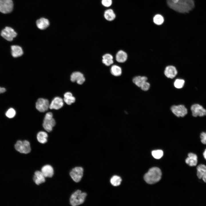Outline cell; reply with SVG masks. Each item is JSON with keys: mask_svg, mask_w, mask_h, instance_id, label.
I'll return each instance as SVG.
<instances>
[{"mask_svg": "<svg viewBox=\"0 0 206 206\" xmlns=\"http://www.w3.org/2000/svg\"><path fill=\"white\" fill-rule=\"evenodd\" d=\"M167 3L170 8L181 13H189L194 8L195 5L194 0H179L176 3L167 0Z\"/></svg>", "mask_w": 206, "mask_h": 206, "instance_id": "cell-1", "label": "cell"}, {"mask_svg": "<svg viewBox=\"0 0 206 206\" xmlns=\"http://www.w3.org/2000/svg\"><path fill=\"white\" fill-rule=\"evenodd\" d=\"M162 173L157 167H153L149 169L144 175V179L148 184H152L158 182L161 179Z\"/></svg>", "mask_w": 206, "mask_h": 206, "instance_id": "cell-2", "label": "cell"}, {"mask_svg": "<svg viewBox=\"0 0 206 206\" xmlns=\"http://www.w3.org/2000/svg\"><path fill=\"white\" fill-rule=\"evenodd\" d=\"M87 194L82 192L78 190L74 192L71 195L70 199V203L72 206H76L83 203L84 201Z\"/></svg>", "mask_w": 206, "mask_h": 206, "instance_id": "cell-3", "label": "cell"}, {"mask_svg": "<svg viewBox=\"0 0 206 206\" xmlns=\"http://www.w3.org/2000/svg\"><path fill=\"white\" fill-rule=\"evenodd\" d=\"M14 148L20 153L27 154L31 151L30 142L27 140H18L14 145Z\"/></svg>", "mask_w": 206, "mask_h": 206, "instance_id": "cell-4", "label": "cell"}, {"mask_svg": "<svg viewBox=\"0 0 206 206\" xmlns=\"http://www.w3.org/2000/svg\"><path fill=\"white\" fill-rule=\"evenodd\" d=\"M55 124L56 121L53 118L52 113L50 112L47 113L45 115L43 123L44 129L48 132H50Z\"/></svg>", "mask_w": 206, "mask_h": 206, "instance_id": "cell-5", "label": "cell"}, {"mask_svg": "<svg viewBox=\"0 0 206 206\" xmlns=\"http://www.w3.org/2000/svg\"><path fill=\"white\" fill-rule=\"evenodd\" d=\"M17 34L12 28L6 27L1 31V35L4 39L9 41H12Z\"/></svg>", "mask_w": 206, "mask_h": 206, "instance_id": "cell-6", "label": "cell"}, {"mask_svg": "<svg viewBox=\"0 0 206 206\" xmlns=\"http://www.w3.org/2000/svg\"><path fill=\"white\" fill-rule=\"evenodd\" d=\"M12 0H0V12L3 13H9L13 8Z\"/></svg>", "mask_w": 206, "mask_h": 206, "instance_id": "cell-7", "label": "cell"}, {"mask_svg": "<svg viewBox=\"0 0 206 206\" xmlns=\"http://www.w3.org/2000/svg\"><path fill=\"white\" fill-rule=\"evenodd\" d=\"M84 170L81 167H76L73 168L70 171V175L73 180L76 182H78L82 178Z\"/></svg>", "mask_w": 206, "mask_h": 206, "instance_id": "cell-8", "label": "cell"}, {"mask_svg": "<svg viewBox=\"0 0 206 206\" xmlns=\"http://www.w3.org/2000/svg\"><path fill=\"white\" fill-rule=\"evenodd\" d=\"M192 116L195 117H202L206 115V110L198 104H194L191 107Z\"/></svg>", "mask_w": 206, "mask_h": 206, "instance_id": "cell-9", "label": "cell"}, {"mask_svg": "<svg viewBox=\"0 0 206 206\" xmlns=\"http://www.w3.org/2000/svg\"><path fill=\"white\" fill-rule=\"evenodd\" d=\"M49 100L43 98H39L37 100L35 107L36 109L41 112H44L47 111L49 108Z\"/></svg>", "mask_w": 206, "mask_h": 206, "instance_id": "cell-10", "label": "cell"}, {"mask_svg": "<svg viewBox=\"0 0 206 206\" xmlns=\"http://www.w3.org/2000/svg\"><path fill=\"white\" fill-rule=\"evenodd\" d=\"M173 113L178 117H183L187 113V110L184 105H173L171 107Z\"/></svg>", "mask_w": 206, "mask_h": 206, "instance_id": "cell-11", "label": "cell"}, {"mask_svg": "<svg viewBox=\"0 0 206 206\" xmlns=\"http://www.w3.org/2000/svg\"><path fill=\"white\" fill-rule=\"evenodd\" d=\"M70 80L72 82L76 81L79 84H82L85 81V78L83 74L80 72H73L71 75Z\"/></svg>", "mask_w": 206, "mask_h": 206, "instance_id": "cell-12", "label": "cell"}, {"mask_svg": "<svg viewBox=\"0 0 206 206\" xmlns=\"http://www.w3.org/2000/svg\"><path fill=\"white\" fill-rule=\"evenodd\" d=\"M64 102L62 99L60 97H56L51 102L49 105V108L51 109L58 110L62 108Z\"/></svg>", "mask_w": 206, "mask_h": 206, "instance_id": "cell-13", "label": "cell"}, {"mask_svg": "<svg viewBox=\"0 0 206 206\" xmlns=\"http://www.w3.org/2000/svg\"><path fill=\"white\" fill-rule=\"evenodd\" d=\"M177 72L175 67L173 66H167L165 70L164 74L167 78H173L176 76Z\"/></svg>", "mask_w": 206, "mask_h": 206, "instance_id": "cell-14", "label": "cell"}, {"mask_svg": "<svg viewBox=\"0 0 206 206\" xmlns=\"http://www.w3.org/2000/svg\"><path fill=\"white\" fill-rule=\"evenodd\" d=\"M41 171L45 177H52L54 174V170L53 167L49 165L43 166Z\"/></svg>", "mask_w": 206, "mask_h": 206, "instance_id": "cell-15", "label": "cell"}, {"mask_svg": "<svg viewBox=\"0 0 206 206\" xmlns=\"http://www.w3.org/2000/svg\"><path fill=\"white\" fill-rule=\"evenodd\" d=\"M45 177L41 171H37L34 173L33 180L35 184L39 185L45 182Z\"/></svg>", "mask_w": 206, "mask_h": 206, "instance_id": "cell-16", "label": "cell"}, {"mask_svg": "<svg viewBox=\"0 0 206 206\" xmlns=\"http://www.w3.org/2000/svg\"><path fill=\"white\" fill-rule=\"evenodd\" d=\"M188 157L185 160L186 163L190 166H194L197 165V155L193 153L188 154Z\"/></svg>", "mask_w": 206, "mask_h": 206, "instance_id": "cell-17", "label": "cell"}, {"mask_svg": "<svg viewBox=\"0 0 206 206\" xmlns=\"http://www.w3.org/2000/svg\"><path fill=\"white\" fill-rule=\"evenodd\" d=\"M37 27L40 29L43 30L47 28L49 25L48 20L44 18H40L36 21Z\"/></svg>", "mask_w": 206, "mask_h": 206, "instance_id": "cell-18", "label": "cell"}, {"mask_svg": "<svg viewBox=\"0 0 206 206\" xmlns=\"http://www.w3.org/2000/svg\"><path fill=\"white\" fill-rule=\"evenodd\" d=\"M11 54L14 58H17L21 56L23 52L22 48L17 45H13L11 46Z\"/></svg>", "mask_w": 206, "mask_h": 206, "instance_id": "cell-19", "label": "cell"}, {"mask_svg": "<svg viewBox=\"0 0 206 206\" xmlns=\"http://www.w3.org/2000/svg\"><path fill=\"white\" fill-rule=\"evenodd\" d=\"M127 58V55L126 53L122 50L118 51L116 56V60L119 62H124L126 61Z\"/></svg>", "mask_w": 206, "mask_h": 206, "instance_id": "cell-20", "label": "cell"}, {"mask_svg": "<svg viewBox=\"0 0 206 206\" xmlns=\"http://www.w3.org/2000/svg\"><path fill=\"white\" fill-rule=\"evenodd\" d=\"M48 135L47 133L44 131L39 132L37 136L38 141L42 144H44L47 141Z\"/></svg>", "mask_w": 206, "mask_h": 206, "instance_id": "cell-21", "label": "cell"}, {"mask_svg": "<svg viewBox=\"0 0 206 206\" xmlns=\"http://www.w3.org/2000/svg\"><path fill=\"white\" fill-rule=\"evenodd\" d=\"M147 80L145 76H140L135 77L133 79V82L137 86L140 87L141 85Z\"/></svg>", "mask_w": 206, "mask_h": 206, "instance_id": "cell-22", "label": "cell"}, {"mask_svg": "<svg viewBox=\"0 0 206 206\" xmlns=\"http://www.w3.org/2000/svg\"><path fill=\"white\" fill-rule=\"evenodd\" d=\"M75 98L70 92H67L64 95V100L68 105H71L75 101Z\"/></svg>", "mask_w": 206, "mask_h": 206, "instance_id": "cell-23", "label": "cell"}, {"mask_svg": "<svg viewBox=\"0 0 206 206\" xmlns=\"http://www.w3.org/2000/svg\"><path fill=\"white\" fill-rule=\"evenodd\" d=\"M197 175L199 179H202L203 176L206 174V166L200 164L197 167Z\"/></svg>", "mask_w": 206, "mask_h": 206, "instance_id": "cell-24", "label": "cell"}, {"mask_svg": "<svg viewBox=\"0 0 206 206\" xmlns=\"http://www.w3.org/2000/svg\"><path fill=\"white\" fill-rule=\"evenodd\" d=\"M104 16L107 20L112 21L114 20L116 17V15L113 10L109 9L106 10L104 12Z\"/></svg>", "mask_w": 206, "mask_h": 206, "instance_id": "cell-25", "label": "cell"}, {"mask_svg": "<svg viewBox=\"0 0 206 206\" xmlns=\"http://www.w3.org/2000/svg\"><path fill=\"white\" fill-rule=\"evenodd\" d=\"M110 72L113 76H119L122 74V69L120 66L116 65H113L111 67Z\"/></svg>", "mask_w": 206, "mask_h": 206, "instance_id": "cell-26", "label": "cell"}, {"mask_svg": "<svg viewBox=\"0 0 206 206\" xmlns=\"http://www.w3.org/2000/svg\"><path fill=\"white\" fill-rule=\"evenodd\" d=\"M122 181V179L120 177L117 175H114L111 178L110 182L114 186H117L119 185Z\"/></svg>", "mask_w": 206, "mask_h": 206, "instance_id": "cell-27", "label": "cell"}, {"mask_svg": "<svg viewBox=\"0 0 206 206\" xmlns=\"http://www.w3.org/2000/svg\"><path fill=\"white\" fill-rule=\"evenodd\" d=\"M154 23L157 25L162 24L164 21L163 17L161 15L157 14L153 18Z\"/></svg>", "mask_w": 206, "mask_h": 206, "instance_id": "cell-28", "label": "cell"}, {"mask_svg": "<svg viewBox=\"0 0 206 206\" xmlns=\"http://www.w3.org/2000/svg\"><path fill=\"white\" fill-rule=\"evenodd\" d=\"M163 154V151L161 150H153L152 152V156L155 159H159L161 158Z\"/></svg>", "mask_w": 206, "mask_h": 206, "instance_id": "cell-29", "label": "cell"}, {"mask_svg": "<svg viewBox=\"0 0 206 206\" xmlns=\"http://www.w3.org/2000/svg\"><path fill=\"white\" fill-rule=\"evenodd\" d=\"M16 112L15 110L12 108H9L6 112L5 115L9 118H13L15 115Z\"/></svg>", "mask_w": 206, "mask_h": 206, "instance_id": "cell-30", "label": "cell"}, {"mask_svg": "<svg viewBox=\"0 0 206 206\" xmlns=\"http://www.w3.org/2000/svg\"><path fill=\"white\" fill-rule=\"evenodd\" d=\"M185 81L181 79H177L174 83V85L175 88H181L184 86Z\"/></svg>", "mask_w": 206, "mask_h": 206, "instance_id": "cell-31", "label": "cell"}, {"mask_svg": "<svg viewBox=\"0 0 206 206\" xmlns=\"http://www.w3.org/2000/svg\"><path fill=\"white\" fill-rule=\"evenodd\" d=\"M150 87V84L149 83L146 81L144 82L140 86L141 89L144 91L148 90Z\"/></svg>", "mask_w": 206, "mask_h": 206, "instance_id": "cell-32", "label": "cell"}, {"mask_svg": "<svg viewBox=\"0 0 206 206\" xmlns=\"http://www.w3.org/2000/svg\"><path fill=\"white\" fill-rule=\"evenodd\" d=\"M201 142L204 144H206V132H202L200 135Z\"/></svg>", "mask_w": 206, "mask_h": 206, "instance_id": "cell-33", "label": "cell"}, {"mask_svg": "<svg viewBox=\"0 0 206 206\" xmlns=\"http://www.w3.org/2000/svg\"><path fill=\"white\" fill-rule=\"evenodd\" d=\"M102 5L105 7H109L112 4V0H102Z\"/></svg>", "mask_w": 206, "mask_h": 206, "instance_id": "cell-34", "label": "cell"}, {"mask_svg": "<svg viewBox=\"0 0 206 206\" xmlns=\"http://www.w3.org/2000/svg\"><path fill=\"white\" fill-rule=\"evenodd\" d=\"M102 62L106 66H108L112 64L113 63V60H105L102 59Z\"/></svg>", "mask_w": 206, "mask_h": 206, "instance_id": "cell-35", "label": "cell"}, {"mask_svg": "<svg viewBox=\"0 0 206 206\" xmlns=\"http://www.w3.org/2000/svg\"><path fill=\"white\" fill-rule=\"evenodd\" d=\"M102 58L105 60H113V57L112 56L108 54H107L104 55L102 56Z\"/></svg>", "mask_w": 206, "mask_h": 206, "instance_id": "cell-36", "label": "cell"}, {"mask_svg": "<svg viewBox=\"0 0 206 206\" xmlns=\"http://www.w3.org/2000/svg\"><path fill=\"white\" fill-rule=\"evenodd\" d=\"M6 91V89L3 87H0V94L3 93Z\"/></svg>", "mask_w": 206, "mask_h": 206, "instance_id": "cell-37", "label": "cell"}, {"mask_svg": "<svg viewBox=\"0 0 206 206\" xmlns=\"http://www.w3.org/2000/svg\"><path fill=\"white\" fill-rule=\"evenodd\" d=\"M202 179L206 183V174L203 176Z\"/></svg>", "mask_w": 206, "mask_h": 206, "instance_id": "cell-38", "label": "cell"}, {"mask_svg": "<svg viewBox=\"0 0 206 206\" xmlns=\"http://www.w3.org/2000/svg\"><path fill=\"white\" fill-rule=\"evenodd\" d=\"M203 155L204 158L206 160V149H205L203 153Z\"/></svg>", "mask_w": 206, "mask_h": 206, "instance_id": "cell-39", "label": "cell"}, {"mask_svg": "<svg viewBox=\"0 0 206 206\" xmlns=\"http://www.w3.org/2000/svg\"><path fill=\"white\" fill-rule=\"evenodd\" d=\"M172 2L174 3H177L179 1V0H170Z\"/></svg>", "mask_w": 206, "mask_h": 206, "instance_id": "cell-40", "label": "cell"}]
</instances>
